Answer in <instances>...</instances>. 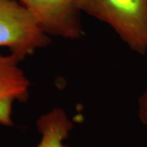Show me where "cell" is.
Listing matches in <instances>:
<instances>
[{
	"mask_svg": "<svg viewBox=\"0 0 147 147\" xmlns=\"http://www.w3.org/2000/svg\"><path fill=\"white\" fill-rule=\"evenodd\" d=\"M81 12L108 25L134 53H147V0H77Z\"/></svg>",
	"mask_w": 147,
	"mask_h": 147,
	"instance_id": "cell-1",
	"label": "cell"
},
{
	"mask_svg": "<svg viewBox=\"0 0 147 147\" xmlns=\"http://www.w3.org/2000/svg\"><path fill=\"white\" fill-rule=\"evenodd\" d=\"M50 42V36L19 0H0V47L24 61Z\"/></svg>",
	"mask_w": 147,
	"mask_h": 147,
	"instance_id": "cell-2",
	"label": "cell"
},
{
	"mask_svg": "<svg viewBox=\"0 0 147 147\" xmlns=\"http://www.w3.org/2000/svg\"><path fill=\"white\" fill-rule=\"evenodd\" d=\"M49 36L75 40L84 35L77 0H19Z\"/></svg>",
	"mask_w": 147,
	"mask_h": 147,
	"instance_id": "cell-3",
	"label": "cell"
},
{
	"mask_svg": "<svg viewBox=\"0 0 147 147\" xmlns=\"http://www.w3.org/2000/svg\"><path fill=\"white\" fill-rule=\"evenodd\" d=\"M21 61L11 53L0 55V124L3 126H13L14 103L29 98L30 82L19 65Z\"/></svg>",
	"mask_w": 147,
	"mask_h": 147,
	"instance_id": "cell-4",
	"label": "cell"
},
{
	"mask_svg": "<svg viewBox=\"0 0 147 147\" xmlns=\"http://www.w3.org/2000/svg\"><path fill=\"white\" fill-rule=\"evenodd\" d=\"M36 124L41 134V141L37 147H65L63 142L73 128V123L60 108H54L42 115Z\"/></svg>",
	"mask_w": 147,
	"mask_h": 147,
	"instance_id": "cell-5",
	"label": "cell"
},
{
	"mask_svg": "<svg viewBox=\"0 0 147 147\" xmlns=\"http://www.w3.org/2000/svg\"><path fill=\"white\" fill-rule=\"evenodd\" d=\"M138 115L142 123L147 126V85L146 90L139 99Z\"/></svg>",
	"mask_w": 147,
	"mask_h": 147,
	"instance_id": "cell-6",
	"label": "cell"
}]
</instances>
